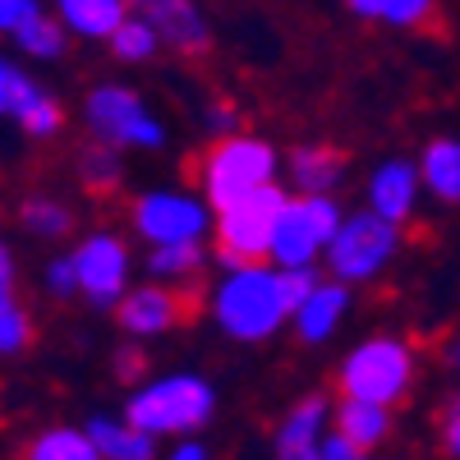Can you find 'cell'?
I'll use <instances>...</instances> for the list:
<instances>
[{
	"label": "cell",
	"instance_id": "6da1fadb",
	"mask_svg": "<svg viewBox=\"0 0 460 460\" xmlns=\"http://www.w3.org/2000/svg\"><path fill=\"white\" fill-rule=\"evenodd\" d=\"M208 309H212L217 327L230 341H267V336H277L281 323H286L277 267L267 258L226 267L221 281L208 290Z\"/></svg>",
	"mask_w": 460,
	"mask_h": 460
},
{
	"label": "cell",
	"instance_id": "7a4b0ae2",
	"mask_svg": "<svg viewBox=\"0 0 460 460\" xmlns=\"http://www.w3.org/2000/svg\"><path fill=\"white\" fill-rule=\"evenodd\" d=\"M217 410V392L212 382L199 373H166L152 377L129 396L125 419L134 429H143L147 438H184L199 433Z\"/></svg>",
	"mask_w": 460,
	"mask_h": 460
},
{
	"label": "cell",
	"instance_id": "3957f363",
	"mask_svg": "<svg viewBox=\"0 0 460 460\" xmlns=\"http://www.w3.org/2000/svg\"><path fill=\"white\" fill-rule=\"evenodd\" d=\"M281 157H277V143L262 138V134H226L208 147V157L199 162V184H203V199L208 208H226L262 184H277Z\"/></svg>",
	"mask_w": 460,
	"mask_h": 460
},
{
	"label": "cell",
	"instance_id": "277c9868",
	"mask_svg": "<svg viewBox=\"0 0 460 460\" xmlns=\"http://www.w3.org/2000/svg\"><path fill=\"white\" fill-rule=\"evenodd\" d=\"M327 253V272L341 286H368L377 281L401 253V226L373 217L368 208L345 212L332 230V240L323 244Z\"/></svg>",
	"mask_w": 460,
	"mask_h": 460
},
{
	"label": "cell",
	"instance_id": "5b68a950",
	"mask_svg": "<svg viewBox=\"0 0 460 460\" xmlns=\"http://www.w3.org/2000/svg\"><path fill=\"white\" fill-rule=\"evenodd\" d=\"M84 125L93 143H106L115 152H162L166 125L147 111V102L125 84H97L84 97Z\"/></svg>",
	"mask_w": 460,
	"mask_h": 460
},
{
	"label": "cell",
	"instance_id": "8992f818",
	"mask_svg": "<svg viewBox=\"0 0 460 460\" xmlns=\"http://www.w3.org/2000/svg\"><path fill=\"white\" fill-rule=\"evenodd\" d=\"M341 392L350 401L396 405L414 382V350L401 336H368L341 359Z\"/></svg>",
	"mask_w": 460,
	"mask_h": 460
},
{
	"label": "cell",
	"instance_id": "52a82bcc",
	"mask_svg": "<svg viewBox=\"0 0 460 460\" xmlns=\"http://www.w3.org/2000/svg\"><path fill=\"white\" fill-rule=\"evenodd\" d=\"M341 217H345V208L336 203V194H295V199L286 194V203L272 221V240H267V262L272 267H314Z\"/></svg>",
	"mask_w": 460,
	"mask_h": 460
},
{
	"label": "cell",
	"instance_id": "ba28073f",
	"mask_svg": "<svg viewBox=\"0 0 460 460\" xmlns=\"http://www.w3.org/2000/svg\"><path fill=\"white\" fill-rule=\"evenodd\" d=\"M286 203L281 184H262L253 194L235 199L212 212V230H217V262L235 267V262H258L267 258V240H272V221Z\"/></svg>",
	"mask_w": 460,
	"mask_h": 460
},
{
	"label": "cell",
	"instance_id": "9c48e42d",
	"mask_svg": "<svg viewBox=\"0 0 460 460\" xmlns=\"http://www.w3.org/2000/svg\"><path fill=\"white\" fill-rule=\"evenodd\" d=\"M129 226L147 249L189 240L203 244L212 235V208L203 194H189V189H147L129 203Z\"/></svg>",
	"mask_w": 460,
	"mask_h": 460
},
{
	"label": "cell",
	"instance_id": "30bf717a",
	"mask_svg": "<svg viewBox=\"0 0 460 460\" xmlns=\"http://www.w3.org/2000/svg\"><path fill=\"white\" fill-rule=\"evenodd\" d=\"M69 262H74L79 295L93 304V309H115V299L129 290L134 253H129L125 235H115V230H93V235H84L79 244H74Z\"/></svg>",
	"mask_w": 460,
	"mask_h": 460
},
{
	"label": "cell",
	"instance_id": "8fae6325",
	"mask_svg": "<svg viewBox=\"0 0 460 460\" xmlns=\"http://www.w3.org/2000/svg\"><path fill=\"white\" fill-rule=\"evenodd\" d=\"M189 314V295L171 281H152V286H134L115 299V323L129 341H147V336H166L175 332Z\"/></svg>",
	"mask_w": 460,
	"mask_h": 460
},
{
	"label": "cell",
	"instance_id": "7c38bea8",
	"mask_svg": "<svg viewBox=\"0 0 460 460\" xmlns=\"http://www.w3.org/2000/svg\"><path fill=\"white\" fill-rule=\"evenodd\" d=\"M129 10H138V19L162 37V47L180 56H203L212 47V23L199 0H129Z\"/></svg>",
	"mask_w": 460,
	"mask_h": 460
},
{
	"label": "cell",
	"instance_id": "4fadbf2b",
	"mask_svg": "<svg viewBox=\"0 0 460 460\" xmlns=\"http://www.w3.org/2000/svg\"><path fill=\"white\" fill-rule=\"evenodd\" d=\"M419 171L414 162L405 157H387V162H377L364 180V208L382 221H392V226H405L419 208Z\"/></svg>",
	"mask_w": 460,
	"mask_h": 460
},
{
	"label": "cell",
	"instance_id": "5bb4252c",
	"mask_svg": "<svg viewBox=\"0 0 460 460\" xmlns=\"http://www.w3.org/2000/svg\"><path fill=\"white\" fill-rule=\"evenodd\" d=\"M345 314H350V286L323 281V277H318V286L290 309V323H295L299 341L323 345L327 336H336V327L345 323Z\"/></svg>",
	"mask_w": 460,
	"mask_h": 460
},
{
	"label": "cell",
	"instance_id": "9a60e30c",
	"mask_svg": "<svg viewBox=\"0 0 460 460\" xmlns=\"http://www.w3.org/2000/svg\"><path fill=\"white\" fill-rule=\"evenodd\" d=\"M56 23L69 37L84 42H106V37L129 19V0H51Z\"/></svg>",
	"mask_w": 460,
	"mask_h": 460
},
{
	"label": "cell",
	"instance_id": "2e32d148",
	"mask_svg": "<svg viewBox=\"0 0 460 460\" xmlns=\"http://www.w3.org/2000/svg\"><path fill=\"white\" fill-rule=\"evenodd\" d=\"M327 424V396H304L277 429V460H318V438Z\"/></svg>",
	"mask_w": 460,
	"mask_h": 460
},
{
	"label": "cell",
	"instance_id": "e0dca14e",
	"mask_svg": "<svg viewBox=\"0 0 460 460\" xmlns=\"http://www.w3.org/2000/svg\"><path fill=\"white\" fill-rule=\"evenodd\" d=\"M345 180V157L327 143H304L290 152V184L295 194H336Z\"/></svg>",
	"mask_w": 460,
	"mask_h": 460
},
{
	"label": "cell",
	"instance_id": "ac0fdd59",
	"mask_svg": "<svg viewBox=\"0 0 460 460\" xmlns=\"http://www.w3.org/2000/svg\"><path fill=\"white\" fill-rule=\"evenodd\" d=\"M419 189H429L438 203H460V143L456 138H433L424 147V157L414 162Z\"/></svg>",
	"mask_w": 460,
	"mask_h": 460
},
{
	"label": "cell",
	"instance_id": "d6986e66",
	"mask_svg": "<svg viewBox=\"0 0 460 460\" xmlns=\"http://www.w3.org/2000/svg\"><path fill=\"white\" fill-rule=\"evenodd\" d=\"M97 447L102 460H157V442H152L143 429H134L129 419H93L84 429Z\"/></svg>",
	"mask_w": 460,
	"mask_h": 460
},
{
	"label": "cell",
	"instance_id": "ffe728a7",
	"mask_svg": "<svg viewBox=\"0 0 460 460\" xmlns=\"http://www.w3.org/2000/svg\"><path fill=\"white\" fill-rule=\"evenodd\" d=\"M336 433L341 438H350L355 447H377V442H387V433H392V414H387V405H373V401H350L345 396L341 405H336Z\"/></svg>",
	"mask_w": 460,
	"mask_h": 460
},
{
	"label": "cell",
	"instance_id": "44dd1931",
	"mask_svg": "<svg viewBox=\"0 0 460 460\" xmlns=\"http://www.w3.org/2000/svg\"><path fill=\"white\" fill-rule=\"evenodd\" d=\"M203 262H208V253H203L199 240H189V244H152V253L143 258L147 277L152 281H171V286L194 281L203 272Z\"/></svg>",
	"mask_w": 460,
	"mask_h": 460
},
{
	"label": "cell",
	"instance_id": "7402d4cb",
	"mask_svg": "<svg viewBox=\"0 0 460 460\" xmlns=\"http://www.w3.org/2000/svg\"><path fill=\"white\" fill-rule=\"evenodd\" d=\"M350 14L387 28H429L438 19V0H345Z\"/></svg>",
	"mask_w": 460,
	"mask_h": 460
},
{
	"label": "cell",
	"instance_id": "603a6c76",
	"mask_svg": "<svg viewBox=\"0 0 460 460\" xmlns=\"http://www.w3.org/2000/svg\"><path fill=\"white\" fill-rule=\"evenodd\" d=\"M19 221H23V230H28L32 240H65L69 230H74L69 203H60V199H51V194L23 199V203H19Z\"/></svg>",
	"mask_w": 460,
	"mask_h": 460
},
{
	"label": "cell",
	"instance_id": "cb8c5ba5",
	"mask_svg": "<svg viewBox=\"0 0 460 460\" xmlns=\"http://www.w3.org/2000/svg\"><path fill=\"white\" fill-rule=\"evenodd\" d=\"M14 37V47L28 56V60H60L65 56V47H69V32L56 23V14H32L23 28H14L10 32Z\"/></svg>",
	"mask_w": 460,
	"mask_h": 460
},
{
	"label": "cell",
	"instance_id": "d4e9b609",
	"mask_svg": "<svg viewBox=\"0 0 460 460\" xmlns=\"http://www.w3.org/2000/svg\"><path fill=\"white\" fill-rule=\"evenodd\" d=\"M106 47H111V56L120 60V65H147L152 56L162 51V37L152 32V23H143V19L129 10V19L106 37Z\"/></svg>",
	"mask_w": 460,
	"mask_h": 460
},
{
	"label": "cell",
	"instance_id": "484cf974",
	"mask_svg": "<svg viewBox=\"0 0 460 460\" xmlns=\"http://www.w3.org/2000/svg\"><path fill=\"white\" fill-rule=\"evenodd\" d=\"M23 460H102V456L84 429H47L28 447Z\"/></svg>",
	"mask_w": 460,
	"mask_h": 460
},
{
	"label": "cell",
	"instance_id": "4316f807",
	"mask_svg": "<svg viewBox=\"0 0 460 460\" xmlns=\"http://www.w3.org/2000/svg\"><path fill=\"white\" fill-rule=\"evenodd\" d=\"M14 125H19L28 138H37V143H42V138H56V134L65 129V106H60L47 88H37V93L23 102V111L14 115Z\"/></svg>",
	"mask_w": 460,
	"mask_h": 460
},
{
	"label": "cell",
	"instance_id": "83f0119b",
	"mask_svg": "<svg viewBox=\"0 0 460 460\" xmlns=\"http://www.w3.org/2000/svg\"><path fill=\"white\" fill-rule=\"evenodd\" d=\"M32 341V318L19 304V286H0V355H19Z\"/></svg>",
	"mask_w": 460,
	"mask_h": 460
},
{
	"label": "cell",
	"instance_id": "f1b7e54d",
	"mask_svg": "<svg viewBox=\"0 0 460 460\" xmlns=\"http://www.w3.org/2000/svg\"><path fill=\"white\" fill-rule=\"evenodd\" d=\"M79 175H84V184L93 189V194H111V189H120V180H125V162H120L115 147L93 143L79 157Z\"/></svg>",
	"mask_w": 460,
	"mask_h": 460
},
{
	"label": "cell",
	"instance_id": "f546056e",
	"mask_svg": "<svg viewBox=\"0 0 460 460\" xmlns=\"http://www.w3.org/2000/svg\"><path fill=\"white\" fill-rule=\"evenodd\" d=\"M37 88H42V84H37L19 60L0 56V120H14V115L23 111V102H28Z\"/></svg>",
	"mask_w": 460,
	"mask_h": 460
},
{
	"label": "cell",
	"instance_id": "4dcf8cb0",
	"mask_svg": "<svg viewBox=\"0 0 460 460\" xmlns=\"http://www.w3.org/2000/svg\"><path fill=\"white\" fill-rule=\"evenodd\" d=\"M277 281H281V304H286V318H290L295 304L318 286V272L314 267H277Z\"/></svg>",
	"mask_w": 460,
	"mask_h": 460
},
{
	"label": "cell",
	"instance_id": "1f68e13d",
	"mask_svg": "<svg viewBox=\"0 0 460 460\" xmlns=\"http://www.w3.org/2000/svg\"><path fill=\"white\" fill-rule=\"evenodd\" d=\"M42 286H47L51 299H74V295H79V281H74V262H69V253H56V258L42 267Z\"/></svg>",
	"mask_w": 460,
	"mask_h": 460
},
{
	"label": "cell",
	"instance_id": "d6a6232c",
	"mask_svg": "<svg viewBox=\"0 0 460 460\" xmlns=\"http://www.w3.org/2000/svg\"><path fill=\"white\" fill-rule=\"evenodd\" d=\"M42 10H47L42 0H0V32L23 28L32 14H42Z\"/></svg>",
	"mask_w": 460,
	"mask_h": 460
},
{
	"label": "cell",
	"instance_id": "836d02e7",
	"mask_svg": "<svg viewBox=\"0 0 460 460\" xmlns=\"http://www.w3.org/2000/svg\"><path fill=\"white\" fill-rule=\"evenodd\" d=\"M318 460H368V451L341 433H327V438H318Z\"/></svg>",
	"mask_w": 460,
	"mask_h": 460
},
{
	"label": "cell",
	"instance_id": "e575fe53",
	"mask_svg": "<svg viewBox=\"0 0 460 460\" xmlns=\"http://www.w3.org/2000/svg\"><path fill=\"white\" fill-rule=\"evenodd\" d=\"M203 129H208L212 138L235 134V129H240V115H235V106H230V102H217V106H208V115H203Z\"/></svg>",
	"mask_w": 460,
	"mask_h": 460
},
{
	"label": "cell",
	"instance_id": "d590c367",
	"mask_svg": "<svg viewBox=\"0 0 460 460\" xmlns=\"http://www.w3.org/2000/svg\"><path fill=\"white\" fill-rule=\"evenodd\" d=\"M147 368V359L134 350V345H125V350H115V373H120V377H138Z\"/></svg>",
	"mask_w": 460,
	"mask_h": 460
},
{
	"label": "cell",
	"instance_id": "8d00e7d4",
	"mask_svg": "<svg viewBox=\"0 0 460 460\" xmlns=\"http://www.w3.org/2000/svg\"><path fill=\"white\" fill-rule=\"evenodd\" d=\"M442 447L456 456L460 451V410H456V401L447 405V419H442Z\"/></svg>",
	"mask_w": 460,
	"mask_h": 460
},
{
	"label": "cell",
	"instance_id": "74e56055",
	"mask_svg": "<svg viewBox=\"0 0 460 460\" xmlns=\"http://www.w3.org/2000/svg\"><path fill=\"white\" fill-rule=\"evenodd\" d=\"M171 460H208V451H203V442H180L171 451Z\"/></svg>",
	"mask_w": 460,
	"mask_h": 460
}]
</instances>
